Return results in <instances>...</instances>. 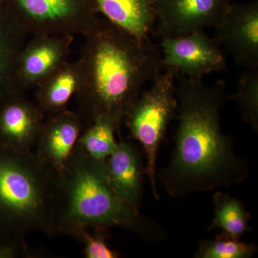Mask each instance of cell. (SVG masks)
<instances>
[{"label": "cell", "mask_w": 258, "mask_h": 258, "mask_svg": "<svg viewBox=\"0 0 258 258\" xmlns=\"http://www.w3.org/2000/svg\"><path fill=\"white\" fill-rule=\"evenodd\" d=\"M176 78L179 124L170 161L156 174L159 182L175 199L243 182L250 173L248 161L221 129L225 81L208 86L182 74Z\"/></svg>", "instance_id": "1"}, {"label": "cell", "mask_w": 258, "mask_h": 258, "mask_svg": "<svg viewBox=\"0 0 258 258\" xmlns=\"http://www.w3.org/2000/svg\"><path fill=\"white\" fill-rule=\"evenodd\" d=\"M83 37L76 112L83 129L99 117L120 127L144 85L165 69L161 51L149 37L137 38L106 18Z\"/></svg>", "instance_id": "2"}, {"label": "cell", "mask_w": 258, "mask_h": 258, "mask_svg": "<svg viewBox=\"0 0 258 258\" xmlns=\"http://www.w3.org/2000/svg\"><path fill=\"white\" fill-rule=\"evenodd\" d=\"M120 228L144 240H165L167 232L125 203L112 187L106 161L98 160L76 144L67 164L55 174L51 237L76 238L88 229Z\"/></svg>", "instance_id": "3"}, {"label": "cell", "mask_w": 258, "mask_h": 258, "mask_svg": "<svg viewBox=\"0 0 258 258\" xmlns=\"http://www.w3.org/2000/svg\"><path fill=\"white\" fill-rule=\"evenodd\" d=\"M55 174L31 150L0 144V235L25 238L40 231L51 237Z\"/></svg>", "instance_id": "4"}, {"label": "cell", "mask_w": 258, "mask_h": 258, "mask_svg": "<svg viewBox=\"0 0 258 258\" xmlns=\"http://www.w3.org/2000/svg\"><path fill=\"white\" fill-rule=\"evenodd\" d=\"M152 86L139 95L123 118L131 137L142 146L147 158L146 174L153 195L160 199L157 186V160L168 126L177 115L175 79L178 71L165 68Z\"/></svg>", "instance_id": "5"}, {"label": "cell", "mask_w": 258, "mask_h": 258, "mask_svg": "<svg viewBox=\"0 0 258 258\" xmlns=\"http://www.w3.org/2000/svg\"><path fill=\"white\" fill-rule=\"evenodd\" d=\"M3 8L32 36H84L99 20L96 0H3Z\"/></svg>", "instance_id": "6"}, {"label": "cell", "mask_w": 258, "mask_h": 258, "mask_svg": "<svg viewBox=\"0 0 258 258\" xmlns=\"http://www.w3.org/2000/svg\"><path fill=\"white\" fill-rule=\"evenodd\" d=\"M161 55L164 68H174L178 74L194 79L223 71L226 60L220 45L205 31L179 37H162Z\"/></svg>", "instance_id": "7"}, {"label": "cell", "mask_w": 258, "mask_h": 258, "mask_svg": "<svg viewBox=\"0 0 258 258\" xmlns=\"http://www.w3.org/2000/svg\"><path fill=\"white\" fill-rule=\"evenodd\" d=\"M232 0H154L156 23L162 37H179L215 28Z\"/></svg>", "instance_id": "8"}, {"label": "cell", "mask_w": 258, "mask_h": 258, "mask_svg": "<svg viewBox=\"0 0 258 258\" xmlns=\"http://www.w3.org/2000/svg\"><path fill=\"white\" fill-rule=\"evenodd\" d=\"M215 40L225 47L235 63L258 69V2L232 3L215 26Z\"/></svg>", "instance_id": "9"}, {"label": "cell", "mask_w": 258, "mask_h": 258, "mask_svg": "<svg viewBox=\"0 0 258 258\" xmlns=\"http://www.w3.org/2000/svg\"><path fill=\"white\" fill-rule=\"evenodd\" d=\"M74 37L39 35L24 45L17 62V81L22 93L35 88L67 62Z\"/></svg>", "instance_id": "10"}, {"label": "cell", "mask_w": 258, "mask_h": 258, "mask_svg": "<svg viewBox=\"0 0 258 258\" xmlns=\"http://www.w3.org/2000/svg\"><path fill=\"white\" fill-rule=\"evenodd\" d=\"M82 120L77 112L69 110L50 115L45 120L37 139V159L52 174L67 164L82 133Z\"/></svg>", "instance_id": "11"}, {"label": "cell", "mask_w": 258, "mask_h": 258, "mask_svg": "<svg viewBox=\"0 0 258 258\" xmlns=\"http://www.w3.org/2000/svg\"><path fill=\"white\" fill-rule=\"evenodd\" d=\"M45 114L35 102L23 94L0 103V144L9 149L31 150L45 123Z\"/></svg>", "instance_id": "12"}, {"label": "cell", "mask_w": 258, "mask_h": 258, "mask_svg": "<svg viewBox=\"0 0 258 258\" xmlns=\"http://www.w3.org/2000/svg\"><path fill=\"white\" fill-rule=\"evenodd\" d=\"M106 166L115 193L125 203L139 209L143 197L146 171L138 148L120 136L116 148L106 159Z\"/></svg>", "instance_id": "13"}, {"label": "cell", "mask_w": 258, "mask_h": 258, "mask_svg": "<svg viewBox=\"0 0 258 258\" xmlns=\"http://www.w3.org/2000/svg\"><path fill=\"white\" fill-rule=\"evenodd\" d=\"M28 35L3 8L0 10V103L9 97L23 94L17 81V62Z\"/></svg>", "instance_id": "14"}, {"label": "cell", "mask_w": 258, "mask_h": 258, "mask_svg": "<svg viewBox=\"0 0 258 258\" xmlns=\"http://www.w3.org/2000/svg\"><path fill=\"white\" fill-rule=\"evenodd\" d=\"M81 72L78 61L63 64L36 88L35 103L45 115L50 116L67 110V105L79 87Z\"/></svg>", "instance_id": "15"}, {"label": "cell", "mask_w": 258, "mask_h": 258, "mask_svg": "<svg viewBox=\"0 0 258 258\" xmlns=\"http://www.w3.org/2000/svg\"><path fill=\"white\" fill-rule=\"evenodd\" d=\"M108 21L138 39L148 36L156 23L154 0H96Z\"/></svg>", "instance_id": "16"}, {"label": "cell", "mask_w": 258, "mask_h": 258, "mask_svg": "<svg viewBox=\"0 0 258 258\" xmlns=\"http://www.w3.org/2000/svg\"><path fill=\"white\" fill-rule=\"evenodd\" d=\"M214 217L208 230L220 229L222 235L240 240L246 232L252 230L249 225L250 213L239 199L217 191L212 198Z\"/></svg>", "instance_id": "17"}, {"label": "cell", "mask_w": 258, "mask_h": 258, "mask_svg": "<svg viewBox=\"0 0 258 258\" xmlns=\"http://www.w3.org/2000/svg\"><path fill=\"white\" fill-rule=\"evenodd\" d=\"M119 127L105 117H99L83 129L78 139L79 145L86 154L98 160L106 161L115 150L118 141L115 132Z\"/></svg>", "instance_id": "18"}, {"label": "cell", "mask_w": 258, "mask_h": 258, "mask_svg": "<svg viewBox=\"0 0 258 258\" xmlns=\"http://www.w3.org/2000/svg\"><path fill=\"white\" fill-rule=\"evenodd\" d=\"M231 98L237 103L244 121L257 133L258 69H245Z\"/></svg>", "instance_id": "19"}, {"label": "cell", "mask_w": 258, "mask_h": 258, "mask_svg": "<svg viewBox=\"0 0 258 258\" xmlns=\"http://www.w3.org/2000/svg\"><path fill=\"white\" fill-rule=\"evenodd\" d=\"M257 251L254 244L242 242L220 235L213 240H203L198 242V249L195 254L198 258H250Z\"/></svg>", "instance_id": "20"}, {"label": "cell", "mask_w": 258, "mask_h": 258, "mask_svg": "<svg viewBox=\"0 0 258 258\" xmlns=\"http://www.w3.org/2000/svg\"><path fill=\"white\" fill-rule=\"evenodd\" d=\"M109 229L103 227L83 230L76 240L84 246L83 254L86 258H118L120 254L107 243L109 238Z\"/></svg>", "instance_id": "21"}, {"label": "cell", "mask_w": 258, "mask_h": 258, "mask_svg": "<svg viewBox=\"0 0 258 258\" xmlns=\"http://www.w3.org/2000/svg\"><path fill=\"white\" fill-rule=\"evenodd\" d=\"M33 257L25 238L0 235V258Z\"/></svg>", "instance_id": "22"}, {"label": "cell", "mask_w": 258, "mask_h": 258, "mask_svg": "<svg viewBox=\"0 0 258 258\" xmlns=\"http://www.w3.org/2000/svg\"><path fill=\"white\" fill-rule=\"evenodd\" d=\"M3 0H0V10L3 9Z\"/></svg>", "instance_id": "23"}]
</instances>
